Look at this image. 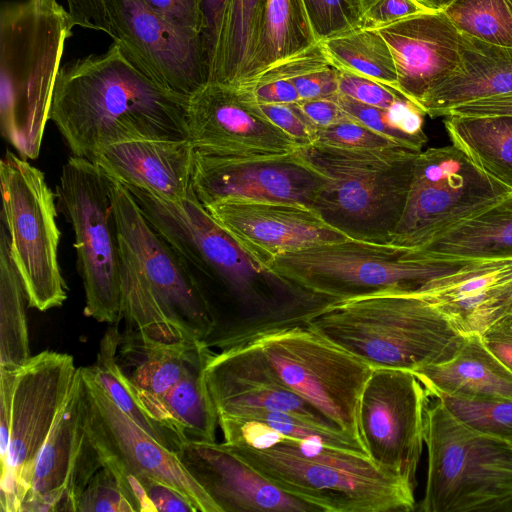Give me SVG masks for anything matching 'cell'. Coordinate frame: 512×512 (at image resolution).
Here are the masks:
<instances>
[{
    "mask_svg": "<svg viewBox=\"0 0 512 512\" xmlns=\"http://www.w3.org/2000/svg\"><path fill=\"white\" fill-rule=\"evenodd\" d=\"M326 184L327 177L302 148L255 155L195 151L192 188L203 206L226 197H246L315 207Z\"/></svg>",
    "mask_w": 512,
    "mask_h": 512,
    "instance_id": "cell-18",
    "label": "cell"
},
{
    "mask_svg": "<svg viewBox=\"0 0 512 512\" xmlns=\"http://www.w3.org/2000/svg\"><path fill=\"white\" fill-rule=\"evenodd\" d=\"M413 372L431 397L444 394L512 401V370L477 333L465 335L461 348L451 359Z\"/></svg>",
    "mask_w": 512,
    "mask_h": 512,
    "instance_id": "cell-28",
    "label": "cell"
},
{
    "mask_svg": "<svg viewBox=\"0 0 512 512\" xmlns=\"http://www.w3.org/2000/svg\"><path fill=\"white\" fill-rule=\"evenodd\" d=\"M176 454L221 512H320L276 487L224 442L188 441Z\"/></svg>",
    "mask_w": 512,
    "mask_h": 512,
    "instance_id": "cell-23",
    "label": "cell"
},
{
    "mask_svg": "<svg viewBox=\"0 0 512 512\" xmlns=\"http://www.w3.org/2000/svg\"><path fill=\"white\" fill-rule=\"evenodd\" d=\"M110 37L144 75L191 97L208 82L201 40L153 12L143 0H104Z\"/></svg>",
    "mask_w": 512,
    "mask_h": 512,
    "instance_id": "cell-17",
    "label": "cell"
},
{
    "mask_svg": "<svg viewBox=\"0 0 512 512\" xmlns=\"http://www.w3.org/2000/svg\"><path fill=\"white\" fill-rule=\"evenodd\" d=\"M257 76L288 80L300 100L331 98L339 93V71L328 60L320 42Z\"/></svg>",
    "mask_w": 512,
    "mask_h": 512,
    "instance_id": "cell-39",
    "label": "cell"
},
{
    "mask_svg": "<svg viewBox=\"0 0 512 512\" xmlns=\"http://www.w3.org/2000/svg\"><path fill=\"white\" fill-rule=\"evenodd\" d=\"M256 104L270 121L288 134L301 148H309L314 145L316 127L308 121L296 103Z\"/></svg>",
    "mask_w": 512,
    "mask_h": 512,
    "instance_id": "cell-47",
    "label": "cell"
},
{
    "mask_svg": "<svg viewBox=\"0 0 512 512\" xmlns=\"http://www.w3.org/2000/svg\"><path fill=\"white\" fill-rule=\"evenodd\" d=\"M187 126L195 151L207 154H278L301 148L246 91L221 83H207L189 98Z\"/></svg>",
    "mask_w": 512,
    "mask_h": 512,
    "instance_id": "cell-20",
    "label": "cell"
},
{
    "mask_svg": "<svg viewBox=\"0 0 512 512\" xmlns=\"http://www.w3.org/2000/svg\"><path fill=\"white\" fill-rule=\"evenodd\" d=\"M486 346L512 370V323H500L481 334Z\"/></svg>",
    "mask_w": 512,
    "mask_h": 512,
    "instance_id": "cell-56",
    "label": "cell"
},
{
    "mask_svg": "<svg viewBox=\"0 0 512 512\" xmlns=\"http://www.w3.org/2000/svg\"><path fill=\"white\" fill-rule=\"evenodd\" d=\"M334 98L354 120L402 148L420 152L427 142L423 128L426 114L405 97L388 109L366 105L340 93Z\"/></svg>",
    "mask_w": 512,
    "mask_h": 512,
    "instance_id": "cell-38",
    "label": "cell"
},
{
    "mask_svg": "<svg viewBox=\"0 0 512 512\" xmlns=\"http://www.w3.org/2000/svg\"><path fill=\"white\" fill-rule=\"evenodd\" d=\"M209 350L205 344L194 348L162 347L121 339L117 362L133 387L163 395L203 360Z\"/></svg>",
    "mask_w": 512,
    "mask_h": 512,
    "instance_id": "cell-32",
    "label": "cell"
},
{
    "mask_svg": "<svg viewBox=\"0 0 512 512\" xmlns=\"http://www.w3.org/2000/svg\"><path fill=\"white\" fill-rule=\"evenodd\" d=\"M56 200L74 232L84 315L98 322H120V255L111 178L92 161L71 156L62 166Z\"/></svg>",
    "mask_w": 512,
    "mask_h": 512,
    "instance_id": "cell-10",
    "label": "cell"
},
{
    "mask_svg": "<svg viewBox=\"0 0 512 512\" xmlns=\"http://www.w3.org/2000/svg\"><path fill=\"white\" fill-rule=\"evenodd\" d=\"M444 126L476 168L512 190V116L447 115Z\"/></svg>",
    "mask_w": 512,
    "mask_h": 512,
    "instance_id": "cell-31",
    "label": "cell"
},
{
    "mask_svg": "<svg viewBox=\"0 0 512 512\" xmlns=\"http://www.w3.org/2000/svg\"><path fill=\"white\" fill-rule=\"evenodd\" d=\"M74 27L57 0H9L0 6L1 133L25 159L39 155Z\"/></svg>",
    "mask_w": 512,
    "mask_h": 512,
    "instance_id": "cell-4",
    "label": "cell"
},
{
    "mask_svg": "<svg viewBox=\"0 0 512 512\" xmlns=\"http://www.w3.org/2000/svg\"><path fill=\"white\" fill-rule=\"evenodd\" d=\"M511 191L452 144L422 150L414 161L403 213L388 242L423 248Z\"/></svg>",
    "mask_w": 512,
    "mask_h": 512,
    "instance_id": "cell-13",
    "label": "cell"
},
{
    "mask_svg": "<svg viewBox=\"0 0 512 512\" xmlns=\"http://www.w3.org/2000/svg\"><path fill=\"white\" fill-rule=\"evenodd\" d=\"M415 253L447 262L512 258V191Z\"/></svg>",
    "mask_w": 512,
    "mask_h": 512,
    "instance_id": "cell-30",
    "label": "cell"
},
{
    "mask_svg": "<svg viewBox=\"0 0 512 512\" xmlns=\"http://www.w3.org/2000/svg\"><path fill=\"white\" fill-rule=\"evenodd\" d=\"M74 26L101 31L110 36L104 0H67Z\"/></svg>",
    "mask_w": 512,
    "mask_h": 512,
    "instance_id": "cell-53",
    "label": "cell"
},
{
    "mask_svg": "<svg viewBox=\"0 0 512 512\" xmlns=\"http://www.w3.org/2000/svg\"><path fill=\"white\" fill-rule=\"evenodd\" d=\"M302 149L327 177L315 204L322 216L352 238L388 242L403 213L419 152Z\"/></svg>",
    "mask_w": 512,
    "mask_h": 512,
    "instance_id": "cell-9",
    "label": "cell"
},
{
    "mask_svg": "<svg viewBox=\"0 0 512 512\" xmlns=\"http://www.w3.org/2000/svg\"><path fill=\"white\" fill-rule=\"evenodd\" d=\"M203 207L263 274L279 256L352 238L298 202L226 197Z\"/></svg>",
    "mask_w": 512,
    "mask_h": 512,
    "instance_id": "cell-19",
    "label": "cell"
},
{
    "mask_svg": "<svg viewBox=\"0 0 512 512\" xmlns=\"http://www.w3.org/2000/svg\"><path fill=\"white\" fill-rule=\"evenodd\" d=\"M464 263L428 260L389 242L349 238L279 256L264 273L291 290L335 302L387 289L417 290Z\"/></svg>",
    "mask_w": 512,
    "mask_h": 512,
    "instance_id": "cell-7",
    "label": "cell"
},
{
    "mask_svg": "<svg viewBox=\"0 0 512 512\" xmlns=\"http://www.w3.org/2000/svg\"><path fill=\"white\" fill-rule=\"evenodd\" d=\"M320 44L337 70L369 78L399 93L393 55L376 29L356 28Z\"/></svg>",
    "mask_w": 512,
    "mask_h": 512,
    "instance_id": "cell-35",
    "label": "cell"
},
{
    "mask_svg": "<svg viewBox=\"0 0 512 512\" xmlns=\"http://www.w3.org/2000/svg\"><path fill=\"white\" fill-rule=\"evenodd\" d=\"M210 350L203 360L163 395L138 390L130 383L145 414L170 432L180 445L188 441H216L218 415L204 374Z\"/></svg>",
    "mask_w": 512,
    "mask_h": 512,
    "instance_id": "cell-29",
    "label": "cell"
},
{
    "mask_svg": "<svg viewBox=\"0 0 512 512\" xmlns=\"http://www.w3.org/2000/svg\"><path fill=\"white\" fill-rule=\"evenodd\" d=\"M422 512L512 511V446L458 420L438 399L426 411Z\"/></svg>",
    "mask_w": 512,
    "mask_h": 512,
    "instance_id": "cell-8",
    "label": "cell"
},
{
    "mask_svg": "<svg viewBox=\"0 0 512 512\" xmlns=\"http://www.w3.org/2000/svg\"><path fill=\"white\" fill-rule=\"evenodd\" d=\"M313 146L346 151L402 148L356 120L345 121L327 128H316V140Z\"/></svg>",
    "mask_w": 512,
    "mask_h": 512,
    "instance_id": "cell-43",
    "label": "cell"
},
{
    "mask_svg": "<svg viewBox=\"0 0 512 512\" xmlns=\"http://www.w3.org/2000/svg\"><path fill=\"white\" fill-rule=\"evenodd\" d=\"M252 342L286 387L361 440L359 404L371 365L309 324L275 331Z\"/></svg>",
    "mask_w": 512,
    "mask_h": 512,
    "instance_id": "cell-12",
    "label": "cell"
},
{
    "mask_svg": "<svg viewBox=\"0 0 512 512\" xmlns=\"http://www.w3.org/2000/svg\"><path fill=\"white\" fill-rule=\"evenodd\" d=\"M0 228V370L16 372L32 357L26 318L28 300L2 220Z\"/></svg>",
    "mask_w": 512,
    "mask_h": 512,
    "instance_id": "cell-33",
    "label": "cell"
},
{
    "mask_svg": "<svg viewBox=\"0 0 512 512\" xmlns=\"http://www.w3.org/2000/svg\"><path fill=\"white\" fill-rule=\"evenodd\" d=\"M266 0H230L216 82L238 86L249 76L258 48Z\"/></svg>",
    "mask_w": 512,
    "mask_h": 512,
    "instance_id": "cell-36",
    "label": "cell"
},
{
    "mask_svg": "<svg viewBox=\"0 0 512 512\" xmlns=\"http://www.w3.org/2000/svg\"><path fill=\"white\" fill-rule=\"evenodd\" d=\"M17 372V371H16ZM16 372L0 370V461L6 465L11 427V403Z\"/></svg>",
    "mask_w": 512,
    "mask_h": 512,
    "instance_id": "cell-54",
    "label": "cell"
},
{
    "mask_svg": "<svg viewBox=\"0 0 512 512\" xmlns=\"http://www.w3.org/2000/svg\"><path fill=\"white\" fill-rule=\"evenodd\" d=\"M512 284V258L465 262L416 291L464 335L477 333L483 312Z\"/></svg>",
    "mask_w": 512,
    "mask_h": 512,
    "instance_id": "cell-26",
    "label": "cell"
},
{
    "mask_svg": "<svg viewBox=\"0 0 512 512\" xmlns=\"http://www.w3.org/2000/svg\"><path fill=\"white\" fill-rule=\"evenodd\" d=\"M124 185V184H123ZM151 226L188 265L218 281L227 303L205 345L219 351L308 324L324 306L263 274L221 228L194 191L180 201L124 185Z\"/></svg>",
    "mask_w": 512,
    "mask_h": 512,
    "instance_id": "cell-1",
    "label": "cell"
},
{
    "mask_svg": "<svg viewBox=\"0 0 512 512\" xmlns=\"http://www.w3.org/2000/svg\"><path fill=\"white\" fill-rule=\"evenodd\" d=\"M504 323H506V322H504ZM508 323H512V320H511V321H509Z\"/></svg>",
    "mask_w": 512,
    "mask_h": 512,
    "instance_id": "cell-59",
    "label": "cell"
},
{
    "mask_svg": "<svg viewBox=\"0 0 512 512\" xmlns=\"http://www.w3.org/2000/svg\"><path fill=\"white\" fill-rule=\"evenodd\" d=\"M447 115L459 116H512V93L468 102L451 109Z\"/></svg>",
    "mask_w": 512,
    "mask_h": 512,
    "instance_id": "cell-55",
    "label": "cell"
},
{
    "mask_svg": "<svg viewBox=\"0 0 512 512\" xmlns=\"http://www.w3.org/2000/svg\"><path fill=\"white\" fill-rule=\"evenodd\" d=\"M433 11H443L453 0H417Z\"/></svg>",
    "mask_w": 512,
    "mask_h": 512,
    "instance_id": "cell-58",
    "label": "cell"
},
{
    "mask_svg": "<svg viewBox=\"0 0 512 512\" xmlns=\"http://www.w3.org/2000/svg\"><path fill=\"white\" fill-rule=\"evenodd\" d=\"M225 444L276 487L320 512L416 510L415 488L363 453L285 435L266 449Z\"/></svg>",
    "mask_w": 512,
    "mask_h": 512,
    "instance_id": "cell-6",
    "label": "cell"
},
{
    "mask_svg": "<svg viewBox=\"0 0 512 512\" xmlns=\"http://www.w3.org/2000/svg\"><path fill=\"white\" fill-rule=\"evenodd\" d=\"M258 104H293L300 101L294 85L283 78L256 76L235 86Z\"/></svg>",
    "mask_w": 512,
    "mask_h": 512,
    "instance_id": "cell-50",
    "label": "cell"
},
{
    "mask_svg": "<svg viewBox=\"0 0 512 512\" xmlns=\"http://www.w3.org/2000/svg\"><path fill=\"white\" fill-rule=\"evenodd\" d=\"M111 185L125 320L121 339L162 347L205 344L215 323L204 289L129 190L112 178Z\"/></svg>",
    "mask_w": 512,
    "mask_h": 512,
    "instance_id": "cell-3",
    "label": "cell"
},
{
    "mask_svg": "<svg viewBox=\"0 0 512 512\" xmlns=\"http://www.w3.org/2000/svg\"><path fill=\"white\" fill-rule=\"evenodd\" d=\"M77 369L71 355L45 350L16 372L9 452L1 467V512H19L35 461L68 399Z\"/></svg>",
    "mask_w": 512,
    "mask_h": 512,
    "instance_id": "cell-14",
    "label": "cell"
},
{
    "mask_svg": "<svg viewBox=\"0 0 512 512\" xmlns=\"http://www.w3.org/2000/svg\"><path fill=\"white\" fill-rule=\"evenodd\" d=\"M443 12L461 33L512 47V0H453Z\"/></svg>",
    "mask_w": 512,
    "mask_h": 512,
    "instance_id": "cell-40",
    "label": "cell"
},
{
    "mask_svg": "<svg viewBox=\"0 0 512 512\" xmlns=\"http://www.w3.org/2000/svg\"><path fill=\"white\" fill-rule=\"evenodd\" d=\"M467 426L506 441H512V401L464 398L439 394L435 397Z\"/></svg>",
    "mask_w": 512,
    "mask_h": 512,
    "instance_id": "cell-41",
    "label": "cell"
},
{
    "mask_svg": "<svg viewBox=\"0 0 512 512\" xmlns=\"http://www.w3.org/2000/svg\"><path fill=\"white\" fill-rule=\"evenodd\" d=\"M120 340L119 322L110 324L100 341L95 363L88 367L99 385L121 411L163 446L176 452L180 443L170 432L145 414L136 400L129 380L119 367L117 352Z\"/></svg>",
    "mask_w": 512,
    "mask_h": 512,
    "instance_id": "cell-37",
    "label": "cell"
},
{
    "mask_svg": "<svg viewBox=\"0 0 512 512\" xmlns=\"http://www.w3.org/2000/svg\"><path fill=\"white\" fill-rule=\"evenodd\" d=\"M339 93L360 103L384 109L404 97L374 80L343 71H339Z\"/></svg>",
    "mask_w": 512,
    "mask_h": 512,
    "instance_id": "cell-48",
    "label": "cell"
},
{
    "mask_svg": "<svg viewBox=\"0 0 512 512\" xmlns=\"http://www.w3.org/2000/svg\"><path fill=\"white\" fill-rule=\"evenodd\" d=\"M82 416L102 467L118 468L138 478L150 477L180 492L196 512H221L173 452L121 411L89 367H81Z\"/></svg>",
    "mask_w": 512,
    "mask_h": 512,
    "instance_id": "cell-16",
    "label": "cell"
},
{
    "mask_svg": "<svg viewBox=\"0 0 512 512\" xmlns=\"http://www.w3.org/2000/svg\"><path fill=\"white\" fill-rule=\"evenodd\" d=\"M317 43L303 0H266L258 48L244 82Z\"/></svg>",
    "mask_w": 512,
    "mask_h": 512,
    "instance_id": "cell-34",
    "label": "cell"
},
{
    "mask_svg": "<svg viewBox=\"0 0 512 512\" xmlns=\"http://www.w3.org/2000/svg\"><path fill=\"white\" fill-rule=\"evenodd\" d=\"M145 4L169 23L199 33L202 29L201 0H143Z\"/></svg>",
    "mask_w": 512,
    "mask_h": 512,
    "instance_id": "cell-49",
    "label": "cell"
},
{
    "mask_svg": "<svg viewBox=\"0 0 512 512\" xmlns=\"http://www.w3.org/2000/svg\"><path fill=\"white\" fill-rule=\"evenodd\" d=\"M77 512H134L113 474L102 467L82 492Z\"/></svg>",
    "mask_w": 512,
    "mask_h": 512,
    "instance_id": "cell-45",
    "label": "cell"
},
{
    "mask_svg": "<svg viewBox=\"0 0 512 512\" xmlns=\"http://www.w3.org/2000/svg\"><path fill=\"white\" fill-rule=\"evenodd\" d=\"M431 395L407 369L373 368L360 398L359 433L369 458L416 487Z\"/></svg>",
    "mask_w": 512,
    "mask_h": 512,
    "instance_id": "cell-15",
    "label": "cell"
},
{
    "mask_svg": "<svg viewBox=\"0 0 512 512\" xmlns=\"http://www.w3.org/2000/svg\"><path fill=\"white\" fill-rule=\"evenodd\" d=\"M512 320V284L483 312L477 326V334L490 327Z\"/></svg>",
    "mask_w": 512,
    "mask_h": 512,
    "instance_id": "cell-57",
    "label": "cell"
},
{
    "mask_svg": "<svg viewBox=\"0 0 512 512\" xmlns=\"http://www.w3.org/2000/svg\"><path fill=\"white\" fill-rule=\"evenodd\" d=\"M375 29L393 55L398 92L419 108L462 66L461 32L443 11L416 14Z\"/></svg>",
    "mask_w": 512,
    "mask_h": 512,
    "instance_id": "cell-22",
    "label": "cell"
},
{
    "mask_svg": "<svg viewBox=\"0 0 512 512\" xmlns=\"http://www.w3.org/2000/svg\"><path fill=\"white\" fill-rule=\"evenodd\" d=\"M460 70L433 89L421 104L432 118L475 100L512 93V47L461 33Z\"/></svg>",
    "mask_w": 512,
    "mask_h": 512,
    "instance_id": "cell-27",
    "label": "cell"
},
{
    "mask_svg": "<svg viewBox=\"0 0 512 512\" xmlns=\"http://www.w3.org/2000/svg\"><path fill=\"white\" fill-rule=\"evenodd\" d=\"M194 156L189 139L135 140L103 148L92 162L124 185L180 201L193 191Z\"/></svg>",
    "mask_w": 512,
    "mask_h": 512,
    "instance_id": "cell-24",
    "label": "cell"
},
{
    "mask_svg": "<svg viewBox=\"0 0 512 512\" xmlns=\"http://www.w3.org/2000/svg\"><path fill=\"white\" fill-rule=\"evenodd\" d=\"M361 27L375 29L403 18L433 11L417 0H358Z\"/></svg>",
    "mask_w": 512,
    "mask_h": 512,
    "instance_id": "cell-46",
    "label": "cell"
},
{
    "mask_svg": "<svg viewBox=\"0 0 512 512\" xmlns=\"http://www.w3.org/2000/svg\"><path fill=\"white\" fill-rule=\"evenodd\" d=\"M157 512H196L176 489L150 477L139 478Z\"/></svg>",
    "mask_w": 512,
    "mask_h": 512,
    "instance_id": "cell-52",
    "label": "cell"
},
{
    "mask_svg": "<svg viewBox=\"0 0 512 512\" xmlns=\"http://www.w3.org/2000/svg\"><path fill=\"white\" fill-rule=\"evenodd\" d=\"M204 374L218 417L276 411L295 415L319 429L343 431L286 387L253 342L219 352L210 350Z\"/></svg>",
    "mask_w": 512,
    "mask_h": 512,
    "instance_id": "cell-21",
    "label": "cell"
},
{
    "mask_svg": "<svg viewBox=\"0 0 512 512\" xmlns=\"http://www.w3.org/2000/svg\"><path fill=\"white\" fill-rule=\"evenodd\" d=\"M308 324L373 368L415 371L441 363L465 338L416 290L387 289L335 301Z\"/></svg>",
    "mask_w": 512,
    "mask_h": 512,
    "instance_id": "cell-5",
    "label": "cell"
},
{
    "mask_svg": "<svg viewBox=\"0 0 512 512\" xmlns=\"http://www.w3.org/2000/svg\"><path fill=\"white\" fill-rule=\"evenodd\" d=\"M303 115L316 128H327L345 121L354 120L338 104L334 96L296 103Z\"/></svg>",
    "mask_w": 512,
    "mask_h": 512,
    "instance_id": "cell-51",
    "label": "cell"
},
{
    "mask_svg": "<svg viewBox=\"0 0 512 512\" xmlns=\"http://www.w3.org/2000/svg\"><path fill=\"white\" fill-rule=\"evenodd\" d=\"M188 104L189 97L138 70L113 41L105 52L61 66L48 119L72 156L92 161L116 143L189 139Z\"/></svg>",
    "mask_w": 512,
    "mask_h": 512,
    "instance_id": "cell-2",
    "label": "cell"
},
{
    "mask_svg": "<svg viewBox=\"0 0 512 512\" xmlns=\"http://www.w3.org/2000/svg\"><path fill=\"white\" fill-rule=\"evenodd\" d=\"M318 42L360 28L358 0H303Z\"/></svg>",
    "mask_w": 512,
    "mask_h": 512,
    "instance_id": "cell-42",
    "label": "cell"
},
{
    "mask_svg": "<svg viewBox=\"0 0 512 512\" xmlns=\"http://www.w3.org/2000/svg\"><path fill=\"white\" fill-rule=\"evenodd\" d=\"M509 443H510V444H511V446H512V441H509Z\"/></svg>",
    "mask_w": 512,
    "mask_h": 512,
    "instance_id": "cell-60",
    "label": "cell"
},
{
    "mask_svg": "<svg viewBox=\"0 0 512 512\" xmlns=\"http://www.w3.org/2000/svg\"><path fill=\"white\" fill-rule=\"evenodd\" d=\"M230 0H201V40L207 65L208 82L217 81L222 59L223 36Z\"/></svg>",
    "mask_w": 512,
    "mask_h": 512,
    "instance_id": "cell-44",
    "label": "cell"
},
{
    "mask_svg": "<svg viewBox=\"0 0 512 512\" xmlns=\"http://www.w3.org/2000/svg\"><path fill=\"white\" fill-rule=\"evenodd\" d=\"M0 180L1 220L28 307L39 311L60 307L67 299V287L58 261L56 194L41 170L10 150L1 160Z\"/></svg>",
    "mask_w": 512,
    "mask_h": 512,
    "instance_id": "cell-11",
    "label": "cell"
},
{
    "mask_svg": "<svg viewBox=\"0 0 512 512\" xmlns=\"http://www.w3.org/2000/svg\"><path fill=\"white\" fill-rule=\"evenodd\" d=\"M83 380L78 367L68 399L35 461L19 512L65 511L66 497L86 436L82 416Z\"/></svg>",
    "mask_w": 512,
    "mask_h": 512,
    "instance_id": "cell-25",
    "label": "cell"
}]
</instances>
